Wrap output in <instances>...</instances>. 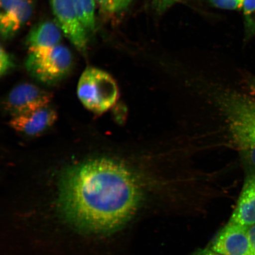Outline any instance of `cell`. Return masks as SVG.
<instances>
[{"label":"cell","instance_id":"cell-1","mask_svg":"<svg viewBox=\"0 0 255 255\" xmlns=\"http://www.w3.org/2000/svg\"><path fill=\"white\" fill-rule=\"evenodd\" d=\"M142 199L138 177L124 162L97 157L72 165L59 184V212L79 230L105 234L135 215Z\"/></svg>","mask_w":255,"mask_h":255},{"label":"cell","instance_id":"cell-2","mask_svg":"<svg viewBox=\"0 0 255 255\" xmlns=\"http://www.w3.org/2000/svg\"><path fill=\"white\" fill-rule=\"evenodd\" d=\"M222 108L233 143L244 160L255 168V100L231 92L222 99Z\"/></svg>","mask_w":255,"mask_h":255},{"label":"cell","instance_id":"cell-3","mask_svg":"<svg viewBox=\"0 0 255 255\" xmlns=\"http://www.w3.org/2000/svg\"><path fill=\"white\" fill-rule=\"evenodd\" d=\"M80 101L92 113H105L116 103L119 97L116 81L103 70L89 67L83 72L78 85Z\"/></svg>","mask_w":255,"mask_h":255},{"label":"cell","instance_id":"cell-4","mask_svg":"<svg viewBox=\"0 0 255 255\" xmlns=\"http://www.w3.org/2000/svg\"><path fill=\"white\" fill-rule=\"evenodd\" d=\"M72 65L71 51L61 44L28 49L25 68L34 78L44 84L60 81L71 71Z\"/></svg>","mask_w":255,"mask_h":255},{"label":"cell","instance_id":"cell-5","mask_svg":"<svg viewBox=\"0 0 255 255\" xmlns=\"http://www.w3.org/2000/svg\"><path fill=\"white\" fill-rule=\"evenodd\" d=\"M51 7L57 23L79 52H87V30L79 20L72 0H50Z\"/></svg>","mask_w":255,"mask_h":255},{"label":"cell","instance_id":"cell-6","mask_svg":"<svg viewBox=\"0 0 255 255\" xmlns=\"http://www.w3.org/2000/svg\"><path fill=\"white\" fill-rule=\"evenodd\" d=\"M52 95L31 84H22L12 89L5 101V108L12 117L49 105Z\"/></svg>","mask_w":255,"mask_h":255},{"label":"cell","instance_id":"cell-7","mask_svg":"<svg viewBox=\"0 0 255 255\" xmlns=\"http://www.w3.org/2000/svg\"><path fill=\"white\" fill-rule=\"evenodd\" d=\"M209 247L222 255H253L248 228L231 221L216 236Z\"/></svg>","mask_w":255,"mask_h":255},{"label":"cell","instance_id":"cell-8","mask_svg":"<svg viewBox=\"0 0 255 255\" xmlns=\"http://www.w3.org/2000/svg\"><path fill=\"white\" fill-rule=\"evenodd\" d=\"M0 32L2 39L15 36L30 20L34 10L32 0H1Z\"/></svg>","mask_w":255,"mask_h":255},{"label":"cell","instance_id":"cell-9","mask_svg":"<svg viewBox=\"0 0 255 255\" xmlns=\"http://www.w3.org/2000/svg\"><path fill=\"white\" fill-rule=\"evenodd\" d=\"M57 119L56 112L49 105L12 117L9 125L17 131L28 136L39 135L52 127Z\"/></svg>","mask_w":255,"mask_h":255},{"label":"cell","instance_id":"cell-10","mask_svg":"<svg viewBox=\"0 0 255 255\" xmlns=\"http://www.w3.org/2000/svg\"><path fill=\"white\" fill-rule=\"evenodd\" d=\"M229 221L247 228L255 224V168L248 171Z\"/></svg>","mask_w":255,"mask_h":255},{"label":"cell","instance_id":"cell-11","mask_svg":"<svg viewBox=\"0 0 255 255\" xmlns=\"http://www.w3.org/2000/svg\"><path fill=\"white\" fill-rule=\"evenodd\" d=\"M63 33L58 24L44 21L35 25L26 39L28 49L53 47L60 44Z\"/></svg>","mask_w":255,"mask_h":255},{"label":"cell","instance_id":"cell-12","mask_svg":"<svg viewBox=\"0 0 255 255\" xmlns=\"http://www.w3.org/2000/svg\"><path fill=\"white\" fill-rule=\"evenodd\" d=\"M79 20L87 32L95 28V0H72Z\"/></svg>","mask_w":255,"mask_h":255},{"label":"cell","instance_id":"cell-13","mask_svg":"<svg viewBox=\"0 0 255 255\" xmlns=\"http://www.w3.org/2000/svg\"><path fill=\"white\" fill-rule=\"evenodd\" d=\"M242 9L245 20V38L248 40L255 35V0H245Z\"/></svg>","mask_w":255,"mask_h":255},{"label":"cell","instance_id":"cell-14","mask_svg":"<svg viewBox=\"0 0 255 255\" xmlns=\"http://www.w3.org/2000/svg\"><path fill=\"white\" fill-rule=\"evenodd\" d=\"M101 10L106 13L113 14L126 8L132 0H95Z\"/></svg>","mask_w":255,"mask_h":255},{"label":"cell","instance_id":"cell-15","mask_svg":"<svg viewBox=\"0 0 255 255\" xmlns=\"http://www.w3.org/2000/svg\"><path fill=\"white\" fill-rule=\"evenodd\" d=\"M209 1L216 8L238 10L243 8L245 0H209Z\"/></svg>","mask_w":255,"mask_h":255},{"label":"cell","instance_id":"cell-16","mask_svg":"<svg viewBox=\"0 0 255 255\" xmlns=\"http://www.w3.org/2000/svg\"><path fill=\"white\" fill-rule=\"evenodd\" d=\"M0 53V73L1 76H3L14 68L15 64L13 57L2 46Z\"/></svg>","mask_w":255,"mask_h":255},{"label":"cell","instance_id":"cell-17","mask_svg":"<svg viewBox=\"0 0 255 255\" xmlns=\"http://www.w3.org/2000/svg\"><path fill=\"white\" fill-rule=\"evenodd\" d=\"M181 1L182 0H153V5L156 11L162 12Z\"/></svg>","mask_w":255,"mask_h":255},{"label":"cell","instance_id":"cell-18","mask_svg":"<svg viewBox=\"0 0 255 255\" xmlns=\"http://www.w3.org/2000/svg\"><path fill=\"white\" fill-rule=\"evenodd\" d=\"M248 235L253 255H255V224L248 228Z\"/></svg>","mask_w":255,"mask_h":255},{"label":"cell","instance_id":"cell-19","mask_svg":"<svg viewBox=\"0 0 255 255\" xmlns=\"http://www.w3.org/2000/svg\"><path fill=\"white\" fill-rule=\"evenodd\" d=\"M191 255H222L221 254L217 253V252L213 250L212 249L209 248H206L205 249H202V250H199L196 252H194V253L191 254Z\"/></svg>","mask_w":255,"mask_h":255},{"label":"cell","instance_id":"cell-20","mask_svg":"<svg viewBox=\"0 0 255 255\" xmlns=\"http://www.w3.org/2000/svg\"><path fill=\"white\" fill-rule=\"evenodd\" d=\"M247 85L252 98L255 100V76H250L247 79Z\"/></svg>","mask_w":255,"mask_h":255}]
</instances>
